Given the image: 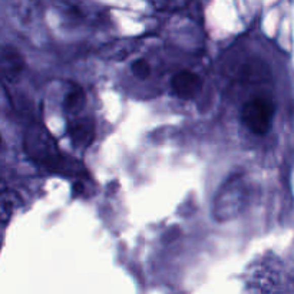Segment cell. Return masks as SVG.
Returning <instances> with one entry per match:
<instances>
[{
  "label": "cell",
  "mask_w": 294,
  "mask_h": 294,
  "mask_svg": "<svg viewBox=\"0 0 294 294\" xmlns=\"http://www.w3.org/2000/svg\"><path fill=\"white\" fill-rule=\"evenodd\" d=\"M248 201V184L243 174L228 176L215 194L212 215L218 223H226L241 214Z\"/></svg>",
  "instance_id": "obj_1"
},
{
  "label": "cell",
  "mask_w": 294,
  "mask_h": 294,
  "mask_svg": "<svg viewBox=\"0 0 294 294\" xmlns=\"http://www.w3.org/2000/svg\"><path fill=\"white\" fill-rule=\"evenodd\" d=\"M25 146L30 158L45 168L60 169L66 167L55 138L41 124H34L29 128L25 136Z\"/></svg>",
  "instance_id": "obj_2"
},
{
  "label": "cell",
  "mask_w": 294,
  "mask_h": 294,
  "mask_svg": "<svg viewBox=\"0 0 294 294\" xmlns=\"http://www.w3.org/2000/svg\"><path fill=\"white\" fill-rule=\"evenodd\" d=\"M274 118V105L267 98H254L241 109V121L252 134L264 135L271 128Z\"/></svg>",
  "instance_id": "obj_3"
},
{
  "label": "cell",
  "mask_w": 294,
  "mask_h": 294,
  "mask_svg": "<svg viewBox=\"0 0 294 294\" xmlns=\"http://www.w3.org/2000/svg\"><path fill=\"white\" fill-rule=\"evenodd\" d=\"M171 88L179 99L190 101L197 98L201 92L202 79L191 70H181L172 76Z\"/></svg>",
  "instance_id": "obj_4"
},
{
  "label": "cell",
  "mask_w": 294,
  "mask_h": 294,
  "mask_svg": "<svg viewBox=\"0 0 294 294\" xmlns=\"http://www.w3.org/2000/svg\"><path fill=\"white\" fill-rule=\"evenodd\" d=\"M276 264L263 261L251 267L250 284L260 290H273L280 284V271Z\"/></svg>",
  "instance_id": "obj_5"
},
{
  "label": "cell",
  "mask_w": 294,
  "mask_h": 294,
  "mask_svg": "<svg viewBox=\"0 0 294 294\" xmlns=\"http://www.w3.org/2000/svg\"><path fill=\"white\" fill-rule=\"evenodd\" d=\"M67 135L76 148H88L95 138V124L89 118H74L69 121Z\"/></svg>",
  "instance_id": "obj_6"
},
{
  "label": "cell",
  "mask_w": 294,
  "mask_h": 294,
  "mask_svg": "<svg viewBox=\"0 0 294 294\" xmlns=\"http://www.w3.org/2000/svg\"><path fill=\"white\" fill-rule=\"evenodd\" d=\"M23 70L22 55L13 48H5L0 51V74L6 79H15Z\"/></svg>",
  "instance_id": "obj_7"
},
{
  "label": "cell",
  "mask_w": 294,
  "mask_h": 294,
  "mask_svg": "<svg viewBox=\"0 0 294 294\" xmlns=\"http://www.w3.org/2000/svg\"><path fill=\"white\" fill-rule=\"evenodd\" d=\"M20 204L22 200L19 194L8 188L3 181H0V224L8 223L19 210Z\"/></svg>",
  "instance_id": "obj_8"
},
{
  "label": "cell",
  "mask_w": 294,
  "mask_h": 294,
  "mask_svg": "<svg viewBox=\"0 0 294 294\" xmlns=\"http://www.w3.org/2000/svg\"><path fill=\"white\" fill-rule=\"evenodd\" d=\"M85 102H86V96H85L82 88L78 85H70L65 93V99H63L65 112L69 117L76 118L85 108Z\"/></svg>",
  "instance_id": "obj_9"
},
{
  "label": "cell",
  "mask_w": 294,
  "mask_h": 294,
  "mask_svg": "<svg viewBox=\"0 0 294 294\" xmlns=\"http://www.w3.org/2000/svg\"><path fill=\"white\" fill-rule=\"evenodd\" d=\"M132 72L136 78L139 79H146L151 75V66L145 59H136L132 63Z\"/></svg>",
  "instance_id": "obj_10"
},
{
  "label": "cell",
  "mask_w": 294,
  "mask_h": 294,
  "mask_svg": "<svg viewBox=\"0 0 294 294\" xmlns=\"http://www.w3.org/2000/svg\"><path fill=\"white\" fill-rule=\"evenodd\" d=\"M155 8L165 9V10H174V9H182L187 6L185 2H169V3H155Z\"/></svg>",
  "instance_id": "obj_11"
},
{
  "label": "cell",
  "mask_w": 294,
  "mask_h": 294,
  "mask_svg": "<svg viewBox=\"0 0 294 294\" xmlns=\"http://www.w3.org/2000/svg\"><path fill=\"white\" fill-rule=\"evenodd\" d=\"M0 143H2V138H0Z\"/></svg>",
  "instance_id": "obj_12"
}]
</instances>
